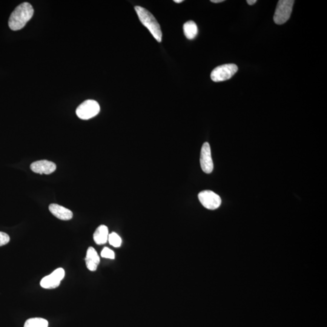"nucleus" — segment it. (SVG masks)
I'll return each instance as SVG.
<instances>
[{
  "label": "nucleus",
  "instance_id": "0eeeda50",
  "mask_svg": "<svg viewBox=\"0 0 327 327\" xmlns=\"http://www.w3.org/2000/svg\"><path fill=\"white\" fill-rule=\"evenodd\" d=\"M64 276V270L59 268L54 271L52 274L42 278L41 282H40V285L42 288L46 289L56 288L60 286Z\"/></svg>",
  "mask_w": 327,
  "mask_h": 327
},
{
  "label": "nucleus",
  "instance_id": "39448f33",
  "mask_svg": "<svg viewBox=\"0 0 327 327\" xmlns=\"http://www.w3.org/2000/svg\"><path fill=\"white\" fill-rule=\"evenodd\" d=\"M236 64H226L215 68L211 73V79L214 82H224L230 79L237 72Z\"/></svg>",
  "mask_w": 327,
  "mask_h": 327
},
{
  "label": "nucleus",
  "instance_id": "4468645a",
  "mask_svg": "<svg viewBox=\"0 0 327 327\" xmlns=\"http://www.w3.org/2000/svg\"><path fill=\"white\" fill-rule=\"evenodd\" d=\"M24 327H48V322L42 318H31L26 321Z\"/></svg>",
  "mask_w": 327,
  "mask_h": 327
},
{
  "label": "nucleus",
  "instance_id": "f8f14e48",
  "mask_svg": "<svg viewBox=\"0 0 327 327\" xmlns=\"http://www.w3.org/2000/svg\"><path fill=\"white\" fill-rule=\"evenodd\" d=\"M108 230L107 226L102 225L97 228L94 234V242L98 245L104 244L108 242Z\"/></svg>",
  "mask_w": 327,
  "mask_h": 327
},
{
  "label": "nucleus",
  "instance_id": "2eb2a0df",
  "mask_svg": "<svg viewBox=\"0 0 327 327\" xmlns=\"http://www.w3.org/2000/svg\"><path fill=\"white\" fill-rule=\"evenodd\" d=\"M108 242L114 248H119L122 243V238L114 232L108 234Z\"/></svg>",
  "mask_w": 327,
  "mask_h": 327
},
{
  "label": "nucleus",
  "instance_id": "aec40b11",
  "mask_svg": "<svg viewBox=\"0 0 327 327\" xmlns=\"http://www.w3.org/2000/svg\"><path fill=\"white\" fill-rule=\"evenodd\" d=\"M183 2V0H174V2H176V4H180V2Z\"/></svg>",
  "mask_w": 327,
  "mask_h": 327
},
{
  "label": "nucleus",
  "instance_id": "ddd939ff",
  "mask_svg": "<svg viewBox=\"0 0 327 327\" xmlns=\"http://www.w3.org/2000/svg\"><path fill=\"white\" fill-rule=\"evenodd\" d=\"M184 33L188 40H194L198 34V28L196 24L193 21L186 22L183 26Z\"/></svg>",
  "mask_w": 327,
  "mask_h": 327
},
{
  "label": "nucleus",
  "instance_id": "f257e3e1",
  "mask_svg": "<svg viewBox=\"0 0 327 327\" xmlns=\"http://www.w3.org/2000/svg\"><path fill=\"white\" fill-rule=\"evenodd\" d=\"M34 12V8L28 2L20 4L11 14L8 26L14 31L22 30L33 16Z\"/></svg>",
  "mask_w": 327,
  "mask_h": 327
},
{
  "label": "nucleus",
  "instance_id": "9d476101",
  "mask_svg": "<svg viewBox=\"0 0 327 327\" xmlns=\"http://www.w3.org/2000/svg\"><path fill=\"white\" fill-rule=\"evenodd\" d=\"M48 208L51 213L60 220H68L73 217V213L72 211L56 204H52L48 206Z\"/></svg>",
  "mask_w": 327,
  "mask_h": 327
},
{
  "label": "nucleus",
  "instance_id": "423d86ee",
  "mask_svg": "<svg viewBox=\"0 0 327 327\" xmlns=\"http://www.w3.org/2000/svg\"><path fill=\"white\" fill-rule=\"evenodd\" d=\"M198 198L202 204L208 210H216L222 204V199L219 195L211 190L200 192Z\"/></svg>",
  "mask_w": 327,
  "mask_h": 327
},
{
  "label": "nucleus",
  "instance_id": "f3484780",
  "mask_svg": "<svg viewBox=\"0 0 327 327\" xmlns=\"http://www.w3.org/2000/svg\"><path fill=\"white\" fill-rule=\"evenodd\" d=\"M10 240V237L4 232H0V246L7 244Z\"/></svg>",
  "mask_w": 327,
  "mask_h": 327
},
{
  "label": "nucleus",
  "instance_id": "1a4fd4ad",
  "mask_svg": "<svg viewBox=\"0 0 327 327\" xmlns=\"http://www.w3.org/2000/svg\"><path fill=\"white\" fill-rule=\"evenodd\" d=\"M56 166L47 160H38L31 164L30 169L36 174H50L56 171Z\"/></svg>",
  "mask_w": 327,
  "mask_h": 327
},
{
  "label": "nucleus",
  "instance_id": "20e7f679",
  "mask_svg": "<svg viewBox=\"0 0 327 327\" xmlns=\"http://www.w3.org/2000/svg\"><path fill=\"white\" fill-rule=\"evenodd\" d=\"M100 112V106L92 100H86L76 108V116L80 119L87 120L97 116Z\"/></svg>",
  "mask_w": 327,
  "mask_h": 327
},
{
  "label": "nucleus",
  "instance_id": "7ed1b4c3",
  "mask_svg": "<svg viewBox=\"0 0 327 327\" xmlns=\"http://www.w3.org/2000/svg\"><path fill=\"white\" fill-rule=\"evenodd\" d=\"M294 4V0H280L278 2L274 17L275 24L281 25L288 21Z\"/></svg>",
  "mask_w": 327,
  "mask_h": 327
},
{
  "label": "nucleus",
  "instance_id": "dca6fc26",
  "mask_svg": "<svg viewBox=\"0 0 327 327\" xmlns=\"http://www.w3.org/2000/svg\"><path fill=\"white\" fill-rule=\"evenodd\" d=\"M101 255L102 258H108V259L114 260L116 258L114 252L108 248H105L102 250Z\"/></svg>",
  "mask_w": 327,
  "mask_h": 327
},
{
  "label": "nucleus",
  "instance_id": "6ab92c4d",
  "mask_svg": "<svg viewBox=\"0 0 327 327\" xmlns=\"http://www.w3.org/2000/svg\"><path fill=\"white\" fill-rule=\"evenodd\" d=\"M224 2V0H212L211 2H214V4H219V2Z\"/></svg>",
  "mask_w": 327,
  "mask_h": 327
},
{
  "label": "nucleus",
  "instance_id": "6e6552de",
  "mask_svg": "<svg viewBox=\"0 0 327 327\" xmlns=\"http://www.w3.org/2000/svg\"><path fill=\"white\" fill-rule=\"evenodd\" d=\"M200 164L202 170L206 174H211L214 170V162L212 160L211 148L208 142L204 143L200 151Z\"/></svg>",
  "mask_w": 327,
  "mask_h": 327
},
{
  "label": "nucleus",
  "instance_id": "a211bd4d",
  "mask_svg": "<svg viewBox=\"0 0 327 327\" xmlns=\"http://www.w3.org/2000/svg\"><path fill=\"white\" fill-rule=\"evenodd\" d=\"M249 5H254L257 2L256 0H248L246 1Z\"/></svg>",
  "mask_w": 327,
  "mask_h": 327
},
{
  "label": "nucleus",
  "instance_id": "9b49d317",
  "mask_svg": "<svg viewBox=\"0 0 327 327\" xmlns=\"http://www.w3.org/2000/svg\"><path fill=\"white\" fill-rule=\"evenodd\" d=\"M86 266L90 271H96L100 262V258L94 248L90 246L87 251L86 257Z\"/></svg>",
  "mask_w": 327,
  "mask_h": 327
},
{
  "label": "nucleus",
  "instance_id": "f03ea898",
  "mask_svg": "<svg viewBox=\"0 0 327 327\" xmlns=\"http://www.w3.org/2000/svg\"><path fill=\"white\" fill-rule=\"evenodd\" d=\"M134 10L142 24L148 28L158 42H162V31L158 22L154 16L144 8L136 6Z\"/></svg>",
  "mask_w": 327,
  "mask_h": 327
}]
</instances>
